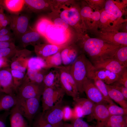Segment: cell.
<instances>
[{
    "instance_id": "6da1fadb",
    "label": "cell",
    "mask_w": 127,
    "mask_h": 127,
    "mask_svg": "<svg viewBox=\"0 0 127 127\" xmlns=\"http://www.w3.org/2000/svg\"><path fill=\"white\" fill-rule=\"evenodd\" d=\"M91 62L113 57L121 45L113 44L87 34L76 43Z\"/></svg>"
},
{
    "instance_id": "7a4b0ae2",
    "label": "cell",
    "mask_w": 127,
    "mask_h": 127,
    "mask_svg": "<svg viewBox=\"0 0 127 127\" xmlns=\"http://www.w3.org/2000/svg\"><path fill=\"white\" fill-rule=\"evenodd\" d=\"M82 36L73 29H67L52 23L47 27L44 37L50 44L62 45L76 43Z\"/></svg>"
},
{
    "instance_id": "3957f363",
    "label": "cell",
    "mask_w": 127,
    "mask_h": 127,
    "mask_svg": "<svg viewBox=\"0 0 127 127\" xmlns=\"http://www.w3.org/2000/svg\"><path fill=\"white\" fill-rule=\"evenodd\" d=\"M57 12L60 17L76 33L80 35L87 34L85 26L80 13L79 3L75 1L70 5L63 6Z\"/></svg>"
},
{
    "instance_id": "277c9868",
    "label": "cell",
    "mask_w": 127,
    "mask_h": 127,
    "mask_svg": "<svg viewBox=\"0 0 127 127\" xmlns=\"http://www.w3.org/2000/svg\"><path fill=\"white\" fill-rule=\"evenodd\" d=\"M87 58L83 52L69 66L70 73L76 83L79 94L83 92V86L87 77Z\"/></svg>"
},
{
    "instance_id": "5b68a950",
    "label": "cell",
    "mask_w": 127,
    "mask_h": 127,
    "mask_svg": "<svg viewBox=\"0 0 127 127\" xmlns=\"http://www.w3.org/2000/svg\"><path fill=\"white\" fill-rule=\"evenodd\" d=\"M79 4L80 14L85 26L87 31L92 33L98 29L100 12L92 8L85 0L81 1Z\"/></svg>"
},
{
    "instance_id": "8992f818",
    "label": "cell",
    "mask_w": 127,
    "mask_h": 127,
    "mask_svg": "<svg viewBox=\"0 0 127 127\" xmlns=\"http://www.w3.org/2000/svg\"><path fill=\"white\" fill-rule=\"evenodd\" d=\"M56 68L59 71L60 87L65 93L73 99L79 97V94L75 82L70 73L69 66L62 65Z\"/></svg>"
},
{
    "instance_id": "52a82bcc",
    "label": "cell",
    "mask_w": 127,
    "mask_h": 127,
    "mask_svg": "<svg viewBox=\"0 0 127 127\" xmlns=\"http://www.w3.org/2000/svg\"><path fill=\"white\" fill-rule=\"evenodd\" d=\"M40 97H38L24 100L17 99V103L19 109L30 125L34 118L38 113Z\"/></svg>"
},
{
    "instance_id": "ba28073f",
    "label": "cell",
    "mask_w": 127,
    "mask_h": 127,
    "mask_svg": "<svg viewBox=\"0 0 127 127\" xmlns=\"http://www.w3.org/2000/svg\"><path fill=\"white\" fill-rule=\"evenodd\" d=\"M65 93L61 87L52 88L45 87L41 95L42 112L49 110L62 101Z\"/></svg>"
},
{
    "instance_id": "9c48e42d",
    "label": "cell",
    "mask_w": 127,
    "mask_h": 127,
    "mask_svg": "<svg viewBox=\"0 0 127 127\" xmlns=\"http://www.w3.org/2000/svg\"><path fill=\"white\" fill-rule=\"evenodd\" d=\"M92 33L95 37L115 45L127 46V33L98 29Z\"/></svg>"
},
{
    "instance_id": "30bf717a",
    "label": "cell",
    "mask_w": 127,
    "mask_h": 127,
    "mask_svg": "<svg viewBox=\"0 0 127 127\" xmlns=\"http://www.w3.org/2000/svg\"><path fill=\"white\" fill-rule=\"evenodd\" d=\"M8 16L10 21V28L13 32L15 38L20 39L30 29L29 18L27 15L14 14Z\"/></svg>"
},
{
    "instance_id": "8fae6325",
    "label": "cell",
    "mask_w": 127,
    "mask_h": 127,
    "mask_svg": "<svg viewBox=\"0 0 127 127\" xmlns=\"http://www.w3.org/2000/svg\"><path fill=\"white\" fill-rule=\"evenodd\" d=\"M45 87L43 83H22L17 89L16 96L20 100L41 97Z\"/></svg>"
},
{
    "instance_id": "7c38bea8",
    "label": "cell",
    "mask_w": 127,
    "mask_h": 127,
    "mask_svg": "<svg viewBox=\"0 0 127 127\" xmlns=\"http://www.w3.org/2000/svg\"><path fill=\"white\" fill-rule=\"evenodd\" d=\"M99 11L100 16L98 29L119 32L123 24L127 22V19L117 18L106 12L104 9Z\"/></svg>"
},
{
    "instance_id": "4fadbf2b",
    "label": "cell",
    "mask_w": 127,
    "mask_h": 127,
    "mask_svg": "<svg viewBox=\"0 0 127 127\" xmlns=\"http://www.w3.org/2000/svg\"><path fill=\"white\" fill-rule=\"evenodd\" d=\"M32 53V51L25 49L17 50L15 55L10 59L11 69L25 72L28 60Z\"/></svg>"
},
{
    "instance_id": "5bb4252c",
    "label": "cell",
    "mask_w": 127,
    "mask_h": 127,
    "mask_svg": "<svg viewBox=\"0 0 127 127\" xmlns=\"http://www.w3.org/2000/svg\"><path fill=\"white\" fill-rule=\"evenodd\" d=\"M63 106L61 101L49 110L42 112L45 118L52 127H63Z\"/></svg>"
},
{
    "instance_id": "9a60e30c",
    "label": "cell",
    "mask_w": 127,
    "mask_h": 127,
    "mask_svg": "<svg viewBox=\"0 0 127 127\" xmlns=\"http://www.w3.org/2000/svg\"><path fill=\"white\" fill-rule=\"evenodd\" d=\"M83 89L87 99L95 104L108 103L95 85L92 80L87 77L86 78L83 83Z\"/></svg>"
},
{
    "instance_id": "2e32d148",
    "label": "cell",
    "mask_w": 127,
    "mask_h": 127,
    "mask_svg": "<svg viewBox=\"0 0 127 127\" xmlns=\"http://www.w3.org/2000/svg\"><path fill=\"white\" fill-rule=\"evenodd\" d=\"M0 89L5 94L16 95L10 67L0 69Z\"/></svg>"
},
{
    "instance_id": "e0dca14e",
    "label": "cell",
    "mask_w": 127,
    "mask_h": 127,
    "mask_svg": "<svg viewBox=\"0 0 127 127\" xmlns=\"http://www.w3.org/2000/svg\"><path fill=\"white\" fill-rule=\"evenodd\" d=\"M96 69H104L120 75L126 67L113 57L91 62Z\"/></svg>"
},
{
    "instance_id": "ac0fdd59",
    "label": "cell",
    "mask_w": 127,
    "mask_h": 127,
    "mask_svg": "<svg viewBox=\"0 0 127 127\" xmlns=\"http://www.w3.org/2000/svg\"><path fill=\"white\" fill-rule=\"evenodd\" d=\"M82 53L79 47L76 43L66 47L60 51L63 65H70Z\"/></svg>"
},
{
    "instance_id": "d6986e66",
    "label": "cell",
    "mask_w": 127,
    "mask_h": 127,
    "mask_svg": "<svg viewBox=\"0 0 127 127\" xmlns=\"http://www.w3.org/2000/svg\"><path fill=\"white\" fill-rule=\"evenodd\" d=\"M127 0H106L104 9L108 13L117 18H122L127 13Z\"/></svg>"
},
{
    "instance_id": "ffe728a7",
    "label": "cell",
    "mask_w": 127,
    "mask_h": 127,
    "mask_svg": "<svg viewBox=\"0 0 127 127\" xmlns=\"http://www.w3.org/2000/svg\"><path fill=\"white\" fill-rule=\"evenodd\" d=\"M69 45H57L50 44H40L34 46L37 56L44 60L48 57L60 52Z\"/></svg>"
},
{
    "instance_id": "44dd1931",
    "label": "cell",
    "mask_w": 127,
    "mask_h": 127,
    "mask_svg": "<svg viewBox=\"0 0 127 127\" xmlns=\"http://www.w3.org/2000/svg\"><path fill=\"white\" fill-rule=\"evenodd\" d=\"M11 127H32L24 117L17 103L10 110Z\"/></svg>"
},
{
    "instance_id": "7402d4cb",
    "label": "cell",
    "mask_w": 127,
    "mask_h": 127,
    "mask_svg": "<svg viewBox=\"0 0 127 127\" xmlns=\"http://www.w3.org/2000/svg\"><path fill=\"white\" fill-rule=\"evenodd\" d=\"M107 104H95L91 115L96 120L97 124L103 127L110 116L107 107Z\"/></svg>"
},
{
    "instance_id": "603a6c76",
    "label": "cell",
    "mask_w": 127,
    "mask_h": 127,
    "mask_svg": "<svg viewBox=\"0 0 127 127\" xmlns=\"http://www.w3.org/2000/svg\"><path fill=\"white\" fill-rule=\"evenodd\" d=\"M41 36L34 29L30 28L19 39L20 43L24 48L30 45L34 46L41 44Z\"/></svg>"
},
{
    "instance_id": "cb8c5ba5",
    "label": "cell",
    "mask_w": 127,
    "mask_h": 127,
    "mask_svg": "<svg viewBox=\"0 0 127 127\" xmlns=\"http://www.w3.org/2000/svg\"><path fill=\"white\" fill-rule=\"evenodd\" d=\"M119 75L104 69L95 68L92 80L95 78L100 80L107 85H111L118 80Z\"/></svg>"
},
{
    "instance_id": "d4e9b609",
    "label": "cell",
    "mask_w": 127,
    "mask_h": 127,
    "mask_svg": "<svg viewBox=\"0 0 127 127\" xmlns=\"http://www.w3.org/2000/svg\"><path fill=\"white\" fill-rule=\"evenodd\" d=\"M25 4L31 11L40 12L50 9L52 10L51 0H24Z\"/></svg>"
},
{
    "instance_id": "484cf974",
    "label": "cell",
    "mask_w": 127,
    "mask_h": 127,
    "mask_svg": "<svg viewBox=\"0 0 127 127\" xmlns=\"http://www.w3.org/2000/svg\"><path fill=\"white\" fill-rule=\"evenodd\" d=\"M60 75L59 70L56 68L50 70L45 76L43 83L45 87L56 88L61 87Z\"/></svg>"
},
{
    "instance_id": "4316f807",
    "label": "cell",
    "mask_w": 127,
    "mask_h": 127,
    "mask_svg": "<svg viewBox=\"0 0 127 127\" xmlns=\"http://www.w3.org/2000/svg\"><path fill=\"white\" fill-rule=\"evenodd\" d=\"M0 4L4 9L16 13L22 10L25 5V1L24 0H0Z\"/></svg>"
},
{
    "instance_id": "83f0119b",
    "label": "cell",
    "mask_w": 127,
    "mask_h": 127,
    "mask_svg": "<svg viewBox=\"0 0 127 127\" xmlns=\"http://www.w3.org/2000/svg\"><path fill=\"white\" fill-rule=\"evenodd\" d=\"M106 85L108 95L110 99L118 104L121 107L127 108V100L122 93L111 85L106 84Z\"/></svg>"
},
{
    "instance_id": "f1b7e54d",
    "label": "cell",
    "mask_w": 127,
    "mask_h": 127,
    "mask_svg": "<svg viewBox=\"0 0 127 127\" xmlns=\"http://www.w3.org/2000/svg\"><path fill=\"white\" fill-rule=\"evenodd\" d=\"M17 102L16 95L4 93L0 97V112L10 111Z\"/></svg>"
},
{
    "instance_id": "f546056e",
    "label": "cell",
    "mask_w": 127,
    "mask_h": 127,
    "mask_svg": "<svg viewBox=\"0 0 127 127\" xmlns=\"http://www.w3.org/2000/svg\"><path fill=\"white\" fill-rule=\"evenodd\" d=\"M75 104L79 105L81 107L84 116L91 115L93 111L95 104L88 99L83 98L73 99Z\"/></svg>"
},
{
    "instance_id": "4dcf8cb0",
    "label": "cell",
    "mask_w": 127,
    "mask_h": 127,
    "mask_svg": "<svg viewBox=\"0 0 127 127\" xmlns=\"http://www.w3.org/2000/svg\"><path fill=\"white\" fill-rule=\"evenodd\" d=\"M27 68L38 71L46 69V64L45 60L37 56L31 57L28 60Z\"/></svg>"
},
{
    "instance_id": "1f68e13d",
    "label": "cell",
    "mask_w": 127,
    "mask_h": 127,
    "mask_svg": "<svg viewBox=\"0 0 127 127\" xmlns=\"http://www.w3.org/2000/svg\"><path fill=\"white\" fill-rule=\"evenodd\" d=\"M44 60L46 69L56 68L63 65L60 52L48 57Z\"/></svg>"
},
{
    "instance_id": "d6a6232c",
    "label": "cell",
    "mask_w": 127,
    "mask_h": 127,
    "mask_svg": "<svg viewBox=\"0 0 127 127\" xmlns=\"http://www.w3.org/2000/svg\"><path fill=\"white\" fill-rule=\"evenodd\" d=\"M113 57L121 65L127 67V46H121L117 50Z\"/></svg>"
},
{
    "instance_id": "836d02e7",
    "label": "cell",
    "mask_w": 127,
    "mask_h": 127,
    "mask_svg": "<svg viewBox=\"0 0 127 127\" xmlns=\"http://www.w3.org/2000/svg\"><path fill=\"white\" fill-rule=\"evenodd\" d=\"M52 23L49 18H41L37 22L34 29L41 36L44 37L47 27Z\"/></svg>"
},
{
    "instance_id": "e575fe53",
    "label": "cell",
    "mask_w": 127,
    "mask_h": 127,
    "mask_svg": "<svg viewBox=\"0 0 127 127\" xmlns=\"http://www.w3.org/2000/svg\"><path fill=\"white\" fill-rule=\"evenodd\" d=\"M92 80L108 104L114 103L109 96L106 84L102 81L97 79H94Z\"/></svg>"
},
{
    "instance_id": "d590c367",
    "label": "cell",
    "mask_w": 127,
    "mask_h": 127,
    "mask_svg": "<svg viewBox=\"0 0 127 127\" xmlns=\"http://www.w3.org/2000/svg\"><path fill=\"white\" fill-rule=\"evenodd\" d=\"M49 16L48 18L54 25L63 27L67 29H72L60 17L57 12L52 11L49 14Z\"/></svg>"
},
{
    "instance_id": "8d00e7d4",
    "label": "cell",
    "mask_w": 127,
    "mask_h": 127,
    "mask_svg": "<svg viewBox=\"0 0 127 127\" xmlns=\"http://www.w3.org/2000/svg\"><path fill=\"white\" fill-rule=\"evenodd\" d=\"M32 127H52L44 117L43 112L38 113L32 121Z\"/></svg>"
},
{
    "instance_id": "74e56055",
    "label": "cell",
    "mask_w": 127,
    "mask_h": 127,
    "mask_svg": "<svg viewBox=\"0 0 127 127\" xmlns=\"http://www.w3.org/2000/svg\"><path fill=\"white\" fill-rule=\"evenodd\" d=\"M107 107L110 116L127 115V108L120 107L115 103L107 104Z\"/></svg>"
},
{
    "instance_id": "f35d334b",
    "label": "cell",
    "mask_w": 127,
    "mask_h": 127,
    "mask_svg": "<svg viewBox=\"0 0 127 127\" xmlns=\"http://www.w3.org/2000/svg\"><path fill=\"white\" fill-rule=\"evenodd\" d=\"M11 72L14 86L16 91L17 89L21 85L23 82L25 72H23L11 69Z\"/></svg>"
},
{
    "instance_id": "ab89813d",
    "label": "cell",
    "mask_w": 127,
    "mask_h": 127,
    "mask_svg": "<svg viewBox=\"0 0 127 127\" xmlns=\"http://www.w3.org/2000/svg\"><path fill=\"white\" fill-rule=\"evenodd\" d=\"M106 0H85L92 9L99 11L104 9Z\"/></svg>"
},
{
    "instance_id": "60d3db41",
    "label": "cell",
    "mask_w": 127,
    "mask_h": 127,
    "mask_svg": "<svg viewBox=\"0 0 127 127\" xmlns=\"http://www.w3.org/2000/svg\"><path fill=\"white\" fill-rule=\"evenodd\" d=\"M17 49L16 48H8L0 49V58L9 60L15 55Z\"/></svg>"
},
{
    "instance_id": "b9f144b4",
    "label": "cell",
    "mask_w": 127,
    "mask_h": 127,
    "mask_svg": "<svg viewBox=\"0 0 127 127\" xmlns=\"http://www.w3.org/2000/svg\"><path fill=\"white\" fill-rule=\"evenodd\" d=\"M107 122L121 124L127 125V115H111Z\"/></svg>"
},
{
    "instance_id": "7bdbcfd3",
    "label": "cell",
    "mask_w": 127,
    "mask_h": 127,
    "mask_svg": "<svg viewBox=\"0 0 127 127\" xmlns=\"http://www.w3.org/2000/svg\"><path fill=\"white\" fill-rule=\"evenodd\" d=\"M63 120L66 121L71 120L73 118L72 109L69 106H64L63 108Z\"/></svg>"
},
{
    "instance_id": "ee69618b",
    "label": "cell",
    "mask_w": 127,
    "mask_h": 127,
    "mask_svg": "<svg viewBox=\"0 0 127 127\" xmlns=\"http://www.w3.org/2000/svg\"><path fill=\"white\" fill-rule=\"evenodd\" d=\"M71 120V124L73 127H95L89 124L81 118H77Z\"/></svg>"
},
{
    "instance_id": "f6af8a7d",
    "label": "cell",
    "mask_w": 127,
    "mask_h": 127,
    "mask_svg": "<svg viewBox=\"0 0 127 127\" xmlns=\"http://www.w3.org/2000/svg\"><path fill=\"white\" fill-rule=\"evenodd\" d=\"M72 109L73 118L72 120L78 118H81L84 116L82 110L79 105L74 104V107Z\"/></svg>"
},
{
    "instance_id": "bcb514c9",
    "label": "cell",
    "mask_w": 127,
    "mask_h": 127,
    "mask_svg": "<svg viewBox=\"0 0 127 127\" xmlns=\"http://www.w3.org/2000/svg\"><path fill=\"white\" fill-rule=\"evenodd\" d=\"M116 82L127 88V69L125 68L120 75L119 78Z\"/></svg>"
},
{
    "instance_id": "7dc6e473",
    "label": "cell",
    "mask_w": 127,
    "mask_h": 127,
    "mask_svg": "<svg viewBox=\"0 0 127 127\" xmlns=\"http://www.w3.org/2000/svg\"><path fill=\"white\" fill-rule=\"evenodd\" d=\"M110 85L120 91L124 96L125 99L127 100V88L116 81Z\"/></svg>"
},
{
    "instance_id": "c3c4849f",
    "label": "cell",
    "mask_w": 127,
    "mask_h": 127,
    "mask_svg": "<svg viewBox=\"0 0 127 127\" xmlns=\"http://www.w3.org/2000/svg\"><path fill=\"white\" fill-rule=\"evenodd\" d=\"M9 113L10 111H8L0 114V127H7V119Z\"/></svg>"
},
{
    "instance_id": "681fc988",
    "label": "cell",
    "mask_w": 127,
    "mask_h": 127,
    "mask_svg": "<svg viewBox=\"0 0 127 127\" xmlns=\"http://www.w3.org/2000/svg\"><path fill=\"white\" fill-rule=\"evenodd\" d=\"M14 41H0V49L8 48H16Z\"/></svg>"
},
{
    "instance_id": "f907efd6",
    "label": "cell",
    "mask_w": 127,
    "mask_h": 127,
    "mask_svg": "<svg viewBox=\"0 0 127 127\" xmlns=\"http://www.w3.org/2000/svg\"><path fill=\"white\" fill-rule=\"evenodd\" d=\"M12 34L6 35H0V41H13L15 39L13 37Z\"/></svg>"
},
{
    "instance_id": "816d5d0a",
    "label": "cell",
    "mask_w": 127,
    "mask_h": 127,
    "mask_svg": "<svg viewBox=\"0 0 127 127\" xmlns=\"http://www.w3.org/2000/svg\"><path fill=\"white\" fill-rule=\"evenodd\" d=\"M104 127H127V125L121 124L107 122L104 124Z\"/></svg>"
},
{
    "instance_id": "f5cc1de1",
    "label": "cell",
    "mask_w": 127,
    "mask_h": 127,
    "mask_svg": "<svg viewBox=\"0 0 127 127\" xmlns=\"http://www.w3.org/2000/svg\"><path fill=\"white\" fill-rule=\"evenodd\" d=\"M9 60L4 58H0V69L6 67H10Z\"/></svg>"
},
{
    "instance_id": "db71d44e",
    "label": "cell",
    "mask_w": 127,
    "mask_h": 127,
    "mask_svg": "<svg viewBox=\"0 0 127 127\" xmlns=\"http://www.w3.org/2000/svg\"><path fill=\"white\" fill-rule=\"evenodd\" d=\"M10 21L8 16L7 17L0 22V30L5 28L8 24H9Z\"/></svg>"
},
{
    "instance_id": "11a10c76",
    "label": "cell",
    "mask_w": 127,
    "mask_h": 127,
    "mask_svg": "<svg viewBox=\"0 0 127 127\" xmlns=\"http://www.w3.org/2000/svg\"><path fill=\"white\" fill-rule=\"evenodd\" d=\"M4 9L2 8L0 9V22L5 19L7 17L4 13Z\"/></svg>"
},
{
    "instance_id": "9f6ffc18",
    "label": "cell",
    "mask_w": 127,
    "mask_h": 127,
    "mask_svg": "<svg viewBox=\"0 0 127 127\" xmlns=\"http://www.w3.org/2000/svg\"><path fill=\"white\" fill-rule=\"evenodd\" d=\"M63 127H73L71 124L68 123H64Z\"/></svg>"
},
{
    "instance_id": "6f0895ef",
    "label": "cell",
    "mask_w": 127,
    "mask_h": 127,
    "mask_svg": "<svg viewBox=\"0 0 127 127\" xmlns=\"http://www.w3.org/2000/svg\"><path fill=\"white\" fill-rule=\"evenodd\" d=\"M4 93L2 92L0 89V97Z\"/></svg>"
},
{
    "instance_id": "680465c9",
    "label": "cell",
    "mask_w": 127,
    "mask_h": 127,
    "mask_svg": "<svg viewBox=\"0 0 127 127\" xmlns=\"http://www.w3.org/2000/svg\"><path fill=\"white\" fill-rule=\"evenodd\" d=\"M95 127H104L100 125L97 124L96 126H95Z\"/></svg>"
},
{
    "instance_id": "91938a15",
    "label": "cell",
    "mask_w": 127,
    "mask_h": 127,
    "mask_svg": "<svg viewBox=\"0 0 127 127\" xmlns=\"http://www.w3.org/2000/svg\"><path fill=\"white\" fill-rule=\"evenodd\" d=\"M3 8V7H2L0 5V8Z\"/></svg>"
}]
</instances>
